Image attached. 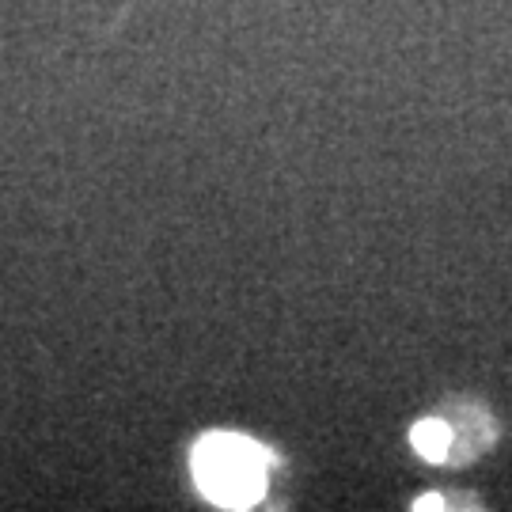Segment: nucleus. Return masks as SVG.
<instances>
[{
	"mask_svg": "<svg viewBox=\"0 0 512 512\" xmlns=\"http://www.w3.org/2000/svg\"><path fill=\"white\" fill-rule=\"evenodd\" d=\"M410 444H414V452H418L421 459L440 463V459H448V452H452V429L437 418L418 421V425L410 429Z\"/></svg>",
	"mask_w": 512,
	"mask_h": 512,
	"instance_id": "obj_2",
	"label": "nucleus"
},
{
	"mask_svg": "<svg viewBox=\"0 0 512 512\" xmlns=\"http://www.w3.org/2000/svg\"><path fill=\"white\" fill-rule=\"evenodd\" d=\"M274 459L255 440L232 437V433H213L194 448V478L209 501L224 509H251L258 497L266 494Z\"/></svg>",
	"mask_w": 512,
	"mask_h": 512,
	"instance_id": "obj_1",
	"label": "nucleus"
},
{
	"mask_svg": "<svg viewBox=\"0 0 512 512\" xmlns=\"http://www.w3.org/2000/svg\"><path fill=\"white\" fill-rule=\"evenodd\" d=\"M414 509L418 512H429V509H444V501H440L437 494H425L421 501H414Z\"/></svg>",
	"mask_w": 512,
	"mask_h": 512,
	"instance_id": "obj_3",
	"label": "nucleus"
}]
</instances>
